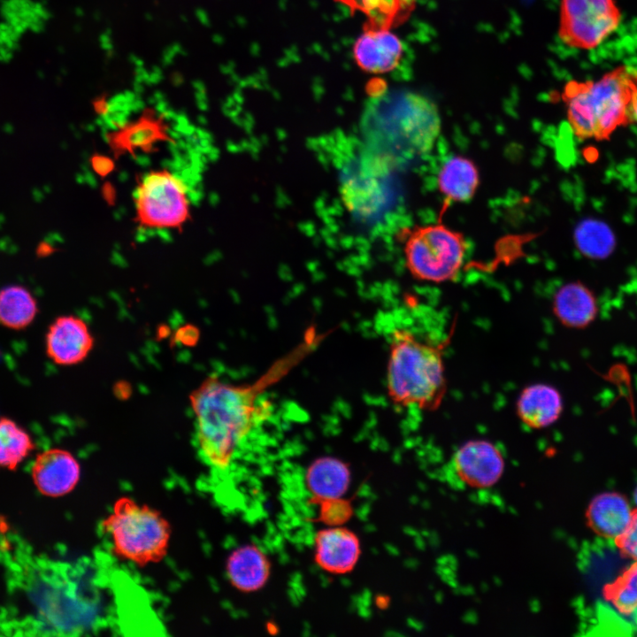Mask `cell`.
Wrapping results in <instances>:
<instances>
[{
	"label": "cell",
	"instance_id": "ffe728a7",
	"mask_svg": "<svg viewBox=\"0 0 637 637\" xmlns=\"http://www.w3.org/2000/svg\"><path fill=\"white\" fill-rule=\"evenodd\" d=\"M355 57L366 70L385 72L398 63L403 46L398 38L389 32L374 31L362 35L355 45Z\"/></svg>",
	"mask_w": 637,
	"mask_h": 637
},
{
	"label": "cell",
	"instance_id": "ba28073f",
	"mask_svg": "<svg viewBox=\"0 0 637 637\" xmlns=\"http://www.w3.org/2000/svg\"><path fill=\"white\" fill-rule=\"evenodd\" d=\"M621 19L616 0H561L559 37L570 47L593 50L617 30Z\"/></svg>",
	"mask_w": 637,
	"mask_h": 637
},
{
	"label": "cell",
	"instance_id": "6da1fadb",
	"mask_svg": "<svg viewBox=\"0 0 637 637\" xmlns=\"http://www.w3.org/2000/svg\"><path fill=\"white\" fill-rule=\"evenodd\" d=\"M272 375L242 385L211 376L191 393L198 453L208 473L203 483L212 494L230 475L251 432L269 417L262 394Z\"/></svg>",
	"mask_w": 637,
	"mask_h": 637
},
{
	"label": "cell",
	"instance_id": "d4e9b609",
	"mask_svg": "<svg viewBox=\"0 0 637 637\" xmlns=\"http://www.w3.org/2000/svg\"><path fill=\"white\" fill-rule=\"evenodd\" d=\"M574 242L586 257L602 259L610 255L615 245L612 232L597 219H584L574 230Z\"/></svg>",
	"mask_w": 637,
	"mask_h": 637
},
{
	"label": "cell",
	"instance_id": "30bf717a",
	"mask_svg": "<svg viewBox=\"0 0 637 637\" xmlns=\"http://www.w3.org/2000/svg\"><path fill=\"white\" fill-rule=\"evenodd\" d=\"M453 471L461 482L473 488L493 487L502 478L505 460L492 441L474 439L465 441L454 453Z\"/></svg>",
	"mask_w": 637,
	"mask_h": 637
},
{
	"label": "cell",
	"instance_id": "44dd1931",
	"mask_svg": "<svg viewBox=\"0 0 637 637\" xmlns=\"http://www.w3.org/2000/svg\"><path fill=\"white\" fill-rule=\"evenodd\" d=\"M437 184L448 201L467 202L473 197L480 185L479 170L471 159L455 156L441 168Z\"/></svg>",
	"mask_w": 637,
	"mask_h": 637
},
{
	"label": "cell",
	"instance_id": "5bb4252c",
	"mask_svg": "<svg viewBox=\"0 0 637 637\" xmlns=\"http://www.w3.org/2000/svg\"><path fill=\"white\" fill-rule=\"evenodd\" d=\"M361 555L357 534L342 526H327L314 537V557L317 564L331 574L351 572Z\"/></svg>",
	"mask_w": 637,
	"mask_h": 637
},
{
	"label": "cell",
	"instance_id": "484cf974",
	"mask_svg": "<svg viewBox=\"0 0 637 637\" xmlns=\"http://www.w3.org/2000/svg\"><path fill=\"white\" fill-rule=\"evenodd\" d=\"M318 517L327 526H342L352 515L350 503L342 497L319 501Z\"/></svg>",
	"mask_w": 637,
	"mask_h": 637
},
{
	"label": "cell",
	"instance_id": "9a60e30c",
	"mask_svg": "<svg viewBox=\"0 0 637 637\" xmlns=\"http://www.w3.org/2000/svg\"><path fill=\"white\" fill-rule=\"evenodd\" d=\"M515 411L525 426L536 430L544 429L561 418L564 399L556 387L548 383H533L520 391Z\"/></svg>",
	"mask_w": 637,
	"mask_h": 637
},
{
	"label": "cell",
	"instance_id": "d6986e66",
	"mask_svg": "<svg viewBox=\"0 0 637 637\" xmlns=\"http://www.w3.org/2000/svg\"><path fill=\"white\" fill-rule=\"evenodd\" d=\"M310 493L318 501L342 497L350 483L347 464L334 457H325L313 461L305 473Z\"/></svg>",
	"mask_w": 637,
	"mask_h": 637
},
{
	"label": "cell",
	"instance_id": "4dcf8cb0",
	"mask_svg": "<svg viewBox=\"0 0 637 637\" xmlns=\"http://www.w3.org/2000/svg\"><path fill=\"white\" fill-rule=\"evenodd\" d=\"M633 496H634L635 503H636V504H637V487H636V488H635L634 495H633Z\"/></svg>",
	"mask_w": 637,
	"mask_h": 637
},
{
	"label": "cell",
	"instance_id": "83f0119b",
	"mask_svg": "<svg viewBox=\"0 0 637 637\" xmlns=\"http://www.w3.org/2000/svg\"><path fill=\"white\" fill-rule=\"evenodd\" d=\"M361 1V0H360ZM411 2V0H406ZM403 0H362V3L365 6V8L370 11L380 12V6L382 13L390 12L395 11V5H398L403 3Z\"/></svg>",
	"mask_w": 637,
	"mask_h": 637
},
{
	"label": "cell",
	"instance_id": "f546056e",
	"mask_svg": "<svg viewBox=\"0 0 637 637\" xmlns=\"http://www.w3.org/2000/svg\"><path fill=\"white\" fill-rule=\"evenodd\" d=\"M634 119L637 121V102H636L635 110H634Z\"/></svg>",
	"mask_w": 637,
	"mask_h": 637
},
{
	"label": "cell",
	"instance_id": "e0dca14e",
	"mask_svg": "<svg viewBox=\"0 0 637 637\" xmlns=\"http://www.w3.org/2000/svg\"><path fill=\"white\" fill-rule=\"evenodd\" d=\"M633 509L627 499L617 492H604L589 503L586 518L588 527L598 536L614 540L628 526Z\"/></svg>",
	"mask_w": 637,
	"mask_h": 637
},
{
	"label": "cell",
	"instance_id": "7402d4cb",
	"mask_svg": "<svg viewBox=\"0 0 637 637\" xmlns=\"http://www.w3.org/2000/svg\"><path fill=\"white\" fill-rule=\"evenodd\" d=\"M39 311L32 293L24 286L7 285L0 289V325L11 330L29 326Z\"/></svg>",
	"mask_w": 637,
	"mask_h": 637
},
{
	"label": "cell",
	"instance_id": "ac0fdd59",
	"mask_svg": "<svg viewBox=\"0 0 637 637\" xmlns=\"http://www.w3.org/2000/svg\"><path fill=\"white\" fill-rule=\"evenodd\" d=\"M270 569L267 556L255 545L236 549L226 562L229 580L234 587L243 592L262 588L269 579Z\"/></svg>",
	"mask_w": 637,
	"mask_h": 637
},
{
	"label": "cell",
	"instance_id": "7a4b0ae2",
	"mask_svg": "<svg viewBox=\"0 0 637 637\" xmlns=\"http://www.w3.org/2000/svg\"><path fill=\"white\" fill-rule=\"evenodd\" d=\"M440 131L441 118L434 103L407 90L375 94L360 119L363 147L392 165L428 152Z\"/></svg>",
	"mask_w": 637,
	"mask_h": 637
},
{
	"label": "cell",
	"instance_id": "8992f818",
	"mask_svg": "<svg viewBox=\"0 0 637 637\" xmlns=\"http://www.w3.org/2000/svg\"><path fill=\"white\" fill-rule=\"evenodd\" d=\"M465 251L463 234L441 223L415 227L404 243L405 264L411 276L432 283L454 280Z\"/></svg>",
	"mask_w": 637,
	"mask_h": 637
},
{
	"label": "cell",
	"instance_id": "277c9868",
	"mask_svg": "<svg viewBox=\"0 0 637 637\" xmlns=\"http://www.w3.org/2000/svg\"><path fill=\"white\" fill-rule=\"evenodd\" d=\"M444 346L425 341L407 329L392 332L387 390L395 404L425 411L441 407L448 390Z\"/></svg>",
	"mask_w": 637,
	"mask_h": 637
},
{
	"label": "cell",
	"instance_id": "4fadbf2b",
	"mask_svg": "<svg viewBox=\"0 0 637 637\" xmlns=\"http://www.w3.org/2000/svg\"><path fill=\"white\" fill-rule=\"evenodd\" d=\"M32 479L38 491L50 497L71 492L80 479V465L67 450L58 448L39 453L33 464Z\"/></svg>",
	"mask_w": 637,
	"mask_h": 637
},
{
	"label": "cell",
	"instance_id": "52a82bcc",
	"mask_svg": "<svg viewBox=\"0 0 637 637\" xmlns=\"http://www.w3.org/2000/svg\"><path fill=\"white\" fill-rule=\"evenodd\" d=\"M134 204L135 222L144 229H180L191 218L185 183L166 169L140 178Z\"/></svg>",
	"mask_w": 637,
	"mask_h": 637
},
{
	"label": "cell",
	"instance_id": "3957f363",
	"mask_svg": "<svg viewBox=\"0 0 637 637\" xmlns=\"http://www.w3.org/2000/svg\"><path fill=\"white\" fill-rule=\"evenodd\" d=\"M562 97L578 138L607 140L617 128L635 120L637 70L619 65L596 81H571Z\"/></svg>",
	"mask_w": 637,
	"mask_h": 637
},
{
	"label": "cell",
	"instance_id": "5b68a950",
	"mask_svg": "<svg viewBox=\"0 0 637 637\" xmlns=\"http://www.w3.org/2000/svg\"><path fill=\"white\" fill-rule=\"evenodd\" d=\"M113 552L123 559L146 564L162 559L166 554L170 527L155 510L122 497L113 505L104 520Z\"/></svg>",
	"mask_w": 637,
	"mask_h": 637
},
{
	"label": "cell",
	"instance_id": "9c48e42d",
	"mask_svg": "<svg viewBox=\"0 0 637 637\" xmlns=\"http://www.w3.org/2000/svg\"><path fill=\"white\" fill-rule=\"evenodd\" d=\"M393 165L363 147L342 173L341 194L347 208L363 217L375 215L385 194V176Z\"/></svg>",
	"mask_w": 637,
	"mask_h": 637
},
{
	"label": "cell",
	"instance_id": "4316f807",
	"mask_svg": "<svg viewBox=\"0 0 637 637\" xmlns=\"http://www.w3.org/2000/svg\"><path fill=\"white\" fill-rule=\"evenodd\" d=\"M614 543L623 557L637 561V508L633 509L628 526Z\"/></svg>",
	"mask_w": 637,
	"mask_h": 637
},
{
	"label": "cell",
	"instance_id": "cb8c5ba5",
	"mask_svg": "<svg viewBox=\"0 0 637 637\" xmlns=\"http://www.w3.org/2000/svg\"><path fill=\"white\" fill-rule=\"evenodd\" d=\"M603 598L637 626V561L602 588Z\"/></svg>",
	"mask_w": 637,
	"mask_h": 637
},
{
	"label": "cell",
	"instance_id": "603a6c76",
	"mask_svg": "<svg viewBox=\"0 0 637 637\" xmlns=\"http://www.w3.org/2000/svg\"><path fill=\"white\" fill-rule=\"evenodd\" d=\"M30 434L13 419L0 417V467L14 471L35 449Z\"/></svg>",
	"mask_w": 637,
	"mask_h": 637
},
{
	"label": "cell",
	"instance_id": "8fae6325",
	"mask_svg": "<svg viewBox=\"0 0 637 637\" xmlns=\"http://www.w3.org/2000/svg\"><path fill=\"white\" fill-rule=\"evenodd\" d=\"M106 140L116 157L139 152L150 153L160 143L173 142L163 116L150 109L108 132Z\"/></svg>",
	"mask_w": 637,
	"mask_h": 637
},
{
	"label": "cell",
	"instance_id": "2e32d148",
	"mask_svg": "<svg viewBox=\"0 0 637 637\" xmlns=\"http://www.w3.org/2000/svg\"><path fill=\"white\" fill-rule=\"evenodd\" d=\"M552 313L564 327L582 330L591 326L599 313L594 292L580 281L562 285L552 297Z\"/></svg>",
	"mask_w": 637,
	"mask_h": 637
},
{
	"label": "cell",
	"instance_id": "f1b7e54d",
	"mask_svg": "<svg viewBox=\"0 0 637 637\" xmlns=\"http://www.w3.org/2000/svg\"><path fill=\"white\" fill-rule=\"evenodd\" d=\"M92 166L100 175L104 176L113 169V161L104 156H95L92 157Z\"/></svg>",
	"mask_w": 637,
	"mask_h": 637
},
{
	"label": "cell",
	"instance_id": "7c38bea8",
	"mask_svg": "<svg viewBox=\"0 0 637 637\" xmlns=\"http://www.w3.org/2000/svg\"><path fill=\"white\" fill-rule=\"evenodd\" d=\"M94 339L88 325L74 315H63L49 326L45 350L55 364L70 366L80 364L90 353Z\"/></svg>",
	"mask_w": 637,
	"mask_h": 637
}]
</instances>
